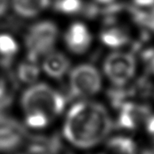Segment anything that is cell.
I'll use <instances>...</instances> for the list:
<instances>
[{
  "label": "cell",
  "mask_w": 154,
  "mask_h": 154,
  "mask_svg": "<svg viewBox=\"0 0 154 154\" xmlns=\"http://www.w3.org/2000/svg\"><path fill=\"white\" fill-rule=\"evenodd\" d=\"M113 124L110 114L103 104L94 101H80L67 113L64 136L75 147L90 148L109 136Z\"/></svg>",
  "instance_id": "6da1fadb"
},
{
  "label": "cell",
  "mask_w": 154,
  "mask_h": 154,
  "mask_svg": "<svg viewBox=\"0 0 154 154\" xmlns=\"http://www.w3.org/2000/svg\"><path fill=\"white\" fill-rule=\"evenodd\" d=\"M21 104L27 126L41 129L62 113L66 100L63 94L49 85L37 84L24 92Z\"/></svg>",
  "instance_id": "7a4b0ae2"
},
{
  "label": "cell",
  "mask_w": 154,
  "mask_h": 154,
  "mask_svg": "<svg viewBox=\"0 0 154 154\" xmlns=\"http://www.w3.org/2000/svg\"><path fill=\"white\" fill-rule=\"evenodd\" d=\"M58 38V28L51 21H41L29 28L25 38L27 59L37 61L50 53Z\"/></svg>",
  "instance_id": "3957f363"
},
{
  "label": "cell",
  "mask_w": 154,
  "mask_h": 154,
  "mask_svg": "<svg viewBox=\"0 0 154 154\" xmlns=\"http://www.w3.org/2000/svg\"><path fill=\"white\" fill-rule=\"evenodd\" d=\"M104 72L114 86H124L132 81L137 70V60L130 51H114L104 61Z\"/></svg>",
  "instance_id": "277c9868"
},
{
  "label": "cell",
  "mask_w": 154,
  "mask_h": 154,
  "mask_svg": "<svg viewBox=\"0 0 154 154\" xmlns=\"http://www.w3.org/2000/svg\"><path fill=\"white\" fill-rule=\"evenodd\" d=\"M69 86L70 97L86 98L92 96L101 90V75L93 65L81 64L71 70Z\"/></svg>",
  "instance_id": "5b68a950"
},
{
  "label": "cell",
  "mask_w": 154,
  "mask_h": 154,
  "mask_svg": "<svg viewBox=\"0 0 154 154\" xmlns=\"http://www.w3.org/2000/svg\"><path fill=\"white\" fill-rule=\"evenodd\" d=\"M116 126L125 130H136L144 126L152 111L144 102L128 101L122 104L117 109Z\"/></svg>",
  "instance_id": "8992f818"
},
{
  "label": "cell",
  "mask_w": 154,
  "mask_h": 154,
  "mask_svg": "<svg viewBox=\"0 0 154 154\" xmlns=\"http://www.w3.org/2000/svg\"><path fill=\"white\" fill-rule=\"evenodd\" d=\"M100 40L111 49H120L131 43L132 35L126 24L120 23L119 17L104 18V27L100 32Z\"/></svg>",
  "instance_id": "52a82bcc"
},
{
  "label": "cell",
  "mask_w": 154,
  "mask_h": 154,
  "mask_svg": "<svg viewBox=\"0 0 154 154\" xmlns=\"http://www.w3.org/2000/svg\"><path fill=\"white\" fill-rule=\"evenodd\" d=\"M26 130L14 118L0 113V152H11L23 143Z\"/></svg>",
  "instance_id": "ba28073f"
},
{
  "label": "cell",
  "mask_w": 154,
  "mask_h": 154,
  "mask_svg": "<svg viewBox=\"0 0 154 154\" xmlns=\"http://www.w3.org/2000/svg\"><path fill=\"white\" fill-rule=\"evenodd\" d=\"M65 42L68 49L75 54H83L91 47L92 35L84 23H74L65 34Z\"/></svg>",
  "instance_id": "9c48e42d"
},
{
  "label": "cell",
  "mask_w": 154,
  "mask_h": 154,
  "mask_svg": "<svg viewBox=\"0 0 154 154\" xmlns=\"http://www.w3.org/2000/svg\"><path fill=\"white\" fill-rule=\"evenodd\" d=\"M70 60L61 52L51 51L46 56L42 63V68L47 75L55 79H60L69 70Z\"/></svg>",
  "instance_id": "30bf717a"
},
{
  "label": "cell",
  "mask_w": 154,
  "mask_h": 154,
  "mask_svg": "<svg viewBox=\"0 0 154 154\" xmlns=\"http://www.w3.org/2000/svg\"><path fill=\"white\" fill-rule=\"evenodd\" d=\"M132 23L146 35L154 33V5L141 8L131 5L128 8Z\"/></svg>",
  "instance_id": "8fae6325"
},
{
  "label": "cell",
  "mask_w": 154,
  "mask_h": 154,
  "mask_svg": "<svg viewBox=\"0 0 154 154\" xmlns=\"http://www.w3.org/2000/svg\"><path fill=\"white\" fill-rule=\"evenodd\" d=\"M50 0H12L14 11L23 17H33L50 5Z\"/></svg>",
  "instance_id": "7c38bea8"
},
{
  "label": "cell",
  "mask_w": 154,
  "mask_h": 154,
  "mask_svg": "<svg viewBox=\"0 0 154 154\" xmlns=\"http://www.w3.org/2000/svg\"><path fill=\"white\" fill-rule=\"evenodd\" d=\"M100 154H137V145L130 137L116 136L108 141Z\"/></svg>",
  "instance_id": "4fadbf2b"
},
{
  "label": "cell",
  "mask_w": 154,
  "mask_h": 154,
  "mask_svg": "<svg viewBox=\"0 0 154 154\" xmlns=\"http://www.w3.org/2000/svg\"><path fill=\"white\" fill-rule=\"evenodd\" d=\"M17 52L18 45L14 37L7 34H0V66H10Z\"/></svg>",
  "instance_id": "5bb4252c"
},
{
  "label": "cell",
  "mask_w": 154,
  "mask_h": 154,
  "mask_svg": "<svg viewBox=\"0 0 154 154\" xmlns=\"http://www.w3.org/2000/svg\"><path fill=\"white\" fill-rule=\"evenodd\" d=\"M17 72L18 80L25 84H33L37 81L40 75V70L37 61L29 59L19 64Z\"/></svg>",
  "instance_id": "9a60e30c"
},
{
  "label": "cell",
  "mask_w": 154,
  "mask_h": 154,
  "mask_svg": "<svg viewBox=\"0 0 154 154\" xmlns=\"http://www.w3.org/2000/svg\"><path fill=\"white\" fill-rule=\"evenodd\" d=\"M84 4L82 0H55V10L66 14L74 15L82 12Z\"/></svg>",
  "instance_id": "2e32d148"
},
{
  "label": "cell",
  "mask_w": 154,
  "mask_h": 154,
  "mask_svg": "<svg viewBox=\"0 0 154 154\" xmlns=\"http://www.w3.org/2000/svg\"><path fill=\"white\" fill-rule=\"evenodd\" d=\"M141 58L145 65L147 74L154 75V47L146 48L142 51Z\"/></svg>",
  "instance_id": "e0dca14e"
},
{
  "label": "cell",
  "mask_w": 154,
  "mask_h": 154,
  "mask_svg": "<svg viewBox=\"0 0 154 154\" xmlns=\"http://www.w3.org/2000/svg\"><path fill=\"white\" fill-rule=\"evenodd\" d=\"M133 2L137 7L146 8L154 5V0H133Z\"/></svg>",
  "instance_id": "ac0fdd59"
},
{
  "label": "cell",
  "mask_w": 154,
  "mask_h": 154,
  "mask_svg": "<svg viewBox=\"0 0 154 154\" xmlns=\"http://www.w3.org/2000/svg\"><path fill=\"white\" fill-rule=\"evenodd\" d=\"M8 0H0V17L4 16L7 12Z\"/></svg>",
  "instance_id": "d6986e66"
},
{
  "label": "cell",
  "mask_w": 154,
  "mask_h": 154,
  "mask_svg": "<svg viewBox=\"0 0 154 154\" xmlns=\"http://www.w3.org/2000/svg\"><path fill=\"white\" fill-rule=\"evenodd\" d=\"M97 4H102V5H105V4H109L111 3L115 2V0H94Z\"/></svg>",
  "instance_id": "ffe728a7"
},
{
  "label": "cell",
  "mask_w": 154,
  "mask_h": 154,
  "mask_svg": "<svg viewBox=\"0 0 154 154\" xmlns=\"http://www.w3.org/2000/svg\"><path fill=\"white\" fill-rule=\"evenodd\" d=\"M142 154H154V147H151V148L147 149V150H145Z\"/></svg>",
  "instance_id": "44dd1931"
}]
</instances>
